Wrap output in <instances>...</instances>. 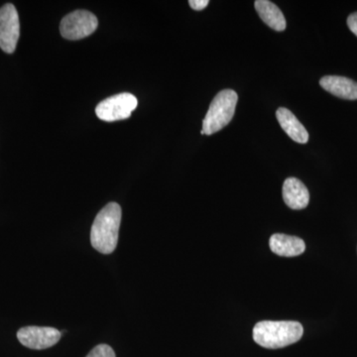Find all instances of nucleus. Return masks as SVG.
I'll return each mask as SVG.
<instances>
[{"mask_svg":"<svg viewBox=\"0 0 357 357\" xmlns=\"http://www.w3.org/2000/svg\"><path fill=\"white\" fill-rule=\"evenodd\" d=\"M283 199L292 210H303L309 204L310 192L299 178H288L283 184Z\"/></svg>","mask_w":357,"mask_h":357,"instance_id":"6e6552de","label":"nucleus"},{"mask_svg":"<svg viewBox=\"0 0 357 357\" xmlns=\"http://www.w3.org/2000/svg\"><path fill=\"white\" fill-rule=\"evenodd\" d=\"M137 98L129 93H119L102 100L96 107V114L103 121L114 122L129 119L137 107Z\"/></svg>","mask_w":357,"mask_h":357,"instance_id":"20e7f679","label":"nucleus"},{"mask_svg":"<svg viewBox=\"0 0 357 357\" xmlns=\"http://www.w3.org/2000/svg\"><path fill=\"white\" fill-rule=\"evenodd\" d=\"M122 211L117 203L107 204L98 213L91 230V243L102 255H112L119 243Z\"/></svg>","mask_w":357,"mask_h":357,"instance_id":"f257e3e1","label":"nucleus"},{"mask_svg":"<svg viewBox=\"0 0 357 357\" xmlns=\"http://www.w3.org/2000/svg\"><path fill=\"white\" fill-rule=\"evenodd\" d=\"M304 328L299 321H262L253 328V340L264 349H283L299 342Z\"/></svg>","mask_w":357,"mask_h":357,"instance_id":"f03ea898","label":"nucleus"},{"mask_svg":"<svg viewBox=\"0 0 357 357\" xmlns=\"http://www.w3.org/2000/svg\"><path fill=\"white\" fill-rule=\"evenodd\" d=\"M61 337L62 333L50 326H25L17 333L21 344L37 351L50 349L58 344Z\"/></svg>","mask_w":357,"mask_h":357,"instance_id":"0eeeda50","label":"nucleus"},{"mask_svg":"<svg viewBox=\"0 0 357 357\" xmlns=\"http://www.w3.org/2000/svg\"><path fill=\"white\" fill-rule=\"evenodd\" d=\"M276 117L282 129L288 134L291 139L301 144H305L309 141V133L307 129L298 121L292 112L285 107H280L276 112Z\"/></svg>","mask_w":357,"mask_h":357,"instance_id":"9b49d317","label":"nucleus"},{"mask_svg":"<svg viewBox=\"0 0 357 357\" xmlns=\"http://www.w3.org/2000/svg\"><path fill=\"white\" fill-rule=\"evenodd\" d=\"M208 3H210L208 0H190L189 1L190 6L196 11L204 10Z\"/></svg>","mask_w":357,"mask_h":357,"instance_id":"4468645a","label":"nucleus"},{"mask_svg":"<svg viewBox=\"0 0 357 357\" xmlns=\"http://www.w3.org/2000/svg\"><path fill=\"white\" fill-rule=\"evenodd\" d=\"M269 246L272 252L283 257H295L306 250L303 239L282 234H275L270 237Z\"/></svg>","mask_w":357,"mask_h":357,"instance_id":"1a4fd4ad","label":"nucleus"},{"mask_svg":"<svg viewBox=\"0 0 357 357\" xmlns=\"http://www.w3.org/2000/svg\"><path fill=\"white\" fill-rule=\"evenodd\" d=\"M321 88L342 100H357V83L349 77L326 76L319 81Z\"/></svg>","mask_w":357,"mask_h":357,"instance_id":"9d476101","label":"nucleus"},{"mask_svg":"<svg viewBox=\"0 0 357 357\" xmlns=\"http://www.w3.org/2000/svg\"><path fill=\"white\" fill-rule=\"evenodd\" d=\"M98 25L95 14L86 10H77L63 18L60 32L65 39L81 40L93 34Z\"/></svg>","mask_w":357,"mask_h":357,"instance_id":"39448f33","label":"nucleus"},{"mask_svg":"<svg viewBox=\"0 0 357 357\" xmlns=\"http://www.w3.org/2000/svg\"><path fill=\"white\" fill-rule=\"evenodd\" d=\"M238 96L232 89H223L213 98L203 121L202 135H211L222 130L234 119Z\"/></svg>","mask_w":357,"mask_h":357,"instance_id":"7ed1b4c3","label":"nucleus"},{"mask_svg":"<svg viewBox=\"0 0 357 357\" xmlns=\"http://www.w3.org/2000/svg\"><path fill=\"white\" fill-rule=\"evenodd\" d=\"M20 36V16L15 6L7 3L0 8V48L6 53L15 51Z\"/></svg>","mask_w":357,"mask_h":357,"instance_id":"423d86ee","label":"nucleus"},{"mask_svg":"<svg viewBox=\"0 0 357 357\" xmlns=\"http://www.w3.org/2000/svg\"><path fill=\"white\" fill-rule=\"evenodd\" d=\"M86 357H116L115 352L109 345L98 344L95 349H91Z\"/></svg>","mask_w":357,"mask_h":357,"instance_id":"ddd939ff","label":"nucleus"},{"mask_svg":"<svg viewBox=\"0 0 357 357\" xmlns=\"http://www.w3.org/2000/svg\"><path fill=\"white\" fill-rule=\"evenodd\" d=\"M349 30L357 37V13L351 14L347 18Z\"/></svg>","mask_w":357,"mask_h":357,"instance_id":"2eb2a0df","label":"nucleus"},{"mask_svg":"<svg viewBox=\"0 0 357 357\" xmlns=\"http://www.w3.org/2000/svg\"><path fill=\"white\" fill-rule=\"evenodd\" d=\"M255 4L258 15L265 24L275 31H284L286 29L287 22H286L285 16L276 4L268 0H257Z\"/></svg>","mask_w":357,"mask_h":357,"instance_id":"f8f14e48","label":"nucleus"}]
</instances>
